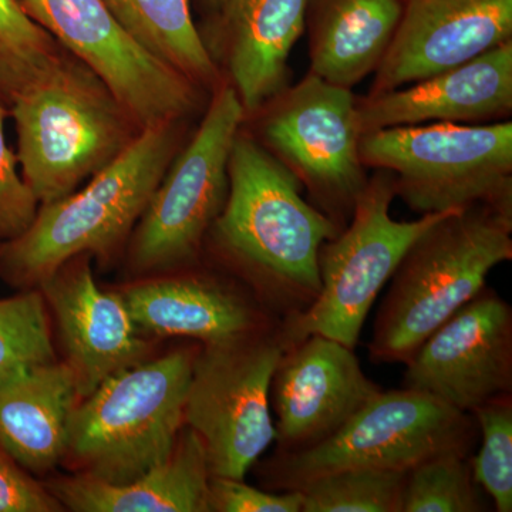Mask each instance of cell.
I'll return each mask as SVG.
<instances>
[{
	"label": "cell",
	"instance_id": "cell-20",
	"mask_svg": "<svg viewBox=\"0 0 512 512\" xmlns=\"http://www.w3.org/2000/svg\"><path fill=\"white\" fill-rule=\"evenodd\" d=\"M80 402L66 362L22 363L0 372V448L23 470L45 474L67 453Z\"/></svg>",
	"mask_w": 512,
	"mask_h": 512
},
{
	"label": "cell",
	"instance_id": "cell-10",
	"mask_svg": "<svg viewBox=\"0 0 512 512\" xmlns=\"http://www.w3.org/2000/svg\"><path fill=\"white\" fill-rule=\"evenodd\" d=\"M245 119L237 93L222 82L134 228L130 254L138 271L197 261L227 201L229 157Z\"/></svg>",
	"mask_w": 512,
	"mask_h": 512
},
{
	"label": "cell",
	"instance_id": "cell-13",
	"mask_svg": "<svg viewBox=\"0 0 512 512\" xmlns=\"http://www.w3.org/2000/svg\"><path fill=\"white\" fill-rule=\"evenodd\" d=\"M402 387L470 414L512 393V308L493 288L480 292L421 343Z\"/></svg>",
	"mask_w": 512,
	"mask_h": 512
},
{
	"label": "cell",
	"instance_id": "cell-1",
	"mask_svg": "<svg viewBox=\"0 0 512 512\" xmlns=\"http://www.w3.org/2000/svg\"><path fill=\"white\" fill-rule=\"evenodd\" d=\"M228 178L227 201L207 239L284 322L318 298L319 251L339 228L302 197L298 178L245 126L232 146Z\"/></svg>",
	"mask_w": 512,
	"mask_h": 512
},
{
	"label": "cell",
	"instance_id": "cell-7",
	"mask_svg": "<svg viewBox=\"0 0 512 512\" xmlns=\"http://www.w3.org/2000/svg\"><path fill=\"white\" fill-rule=\"evenodd\" d=\"M478 431L471 414L410 389L380 392L336 433L305 450L264 463L265 487L301 490L312 481L355 468L412 470L444 453L471 456Z\"/></svg>",
	"mask_w": 512,
	"mask_h": 512
},
{
	"label": "cell",
	"instance_id": "cell-32",
	"mask_svg": "<svg viewBox=\"0 0 512 512\" xmlns=\"http://www.w3.org/2000/svg\"><path fill=\"white\" fill-rule=\"evenodd\" d=\"M227 2V0H201L202 6L208 10V13L217 12L222 8V5Z\"/></svg>",
	"mask_w": 512,
	"mask_h": 512
},
{
	"label": "cell",
	"instance_id": "cell-14",
	"mask_svg": "<svg viewBox=\"0 0 512 512\" xmlns=\"http://www.w3.org/2000/svg\"><path fill=\"white\" fill-rule=\"evenodd\" d=\"M355 350L311 335L292 343L272 377L275 441L282 453L305 450L336 433L382 392Z\"/></svg>",
	"mask_w": 512,
	"mask_h": 512
},
{
	"label": "cell",
	"instance_id": "cell-15",
	"mask_svg": "<svg viewBox=\"0 0 512 512\" xmlns=\"http://www.w3.org/2000/svg\"><path fill=\"white\" fill-rule=\"evenodd\" d=\"M512 40V0H404L369 94L460 66Z\"/></svg>",
	"mask_w": 512,
	"mask_h": 512
},
{
	"label": "cell",
	"instance_id": "cell-30",
	"mask_svg": "<svg viewBox=\"0 0 512 512\" xmlns=\"http://www.w3.org/2000/svg\"><path fill=\"white\" fill-rule=\"evenodd\" d=\"M299 490H258L244 480L214 477L210 481V510L215 512H302Z\"/></svg>",
	"mask_w": 512,
	"mask_h": 512
},
{
	"label": "cell",
	"instance_id": "cell-28",
	"mask_svg": "<svg viewBox=\"0 0 512 512\" xmlns=\"http://www.w3.org/2000/svg\"><path fill=\"white\" fill-rule=\"evenodd\" d=\"M53 360L55 349L42 292L26 289L0 299V372L22 363Z\"/></svg>",
	"mask_w": 512,
	"mask_h": 512
},
{
	"label": "cell",
	"instance_id": "cell-21",
	"mask_svg": "<svg viewBox=\"0 0 512 512\" xmlns=\"http://www.w3.org/2000/svg\"><path fill=\"white\" fill-rule=\"evenodd\" d=\"M211 471L204 444L184 426L173 453L127 484L79 476L47 485L62 507L79 512H210Z\"/></svg>",
	"mask_w": 512,
	"mask_h": 512
},
{
	"label": "cell",
	"instance_id": "cell-16",
	"mask_svg": "<svg viewBox=\"0 0 512 512\" xmlns=\"http://www.w3.org/2000/svg\"><path fill=\"white\" fill-rule=\"evenodd\" d=\"M306 8L308 0H227L200 30L247 119L291 84L289 56L305 32Z\"/></svg>",
	"mask_w": 512,
	"mask_h": 512
},
{
	"label": "cell",
	"instance_id": "cell-26",
	"mask_svg": "<svg viewBox=\"0 0 512 512\" xmlns=\"http://www.w3.org/2000/svg\"><path fill=\"white\" fill-rule=\"evenodd\" d=\"M470 457L444 453L427 458L409 470L404 485L403 512L488 511Z\"/></svg>",
	"mask_w": 512,
	"mask_h": 512
},
{
	"label": "cell",
	"instance_id": "cell-5",
	"mask_svg": "<svg viewBox=\"0 0 512 512\" xmlns=\"http://www.w3.org/2000/svg\"><path fill=\"white\" fill-rule=\"evenodd\" d=\"M200 349H178L110 376L74 409L66 456L83 476L127 484L173 453Z\"/></svg>",
	"mask_w": 512,
	"mask_h": 512
},
{
	"label": "cell",
	"instance_id": "cell-18",
	"mask_svg": "<svg viewBox=\"0 0 512 512\" xmlns=\"http://www.w3.org/2000/svg\"><path fill=\"white\" fill-rule=\"evenodd\" d=\"M138 330L227 345L271 332L282 320L241 286L214 274H184L128 286L120 293Z\"/></svg>",
	"mask_w": 512,
	"mask_h": 512
},
{
	"label": "cell",
	"instance_id": "cell-4",
	"mask_svg": "<svg viewBox=\"0 0 512 512\" xmlns=\"http://www.w3.org/2000/svg\"><path fill=\"white\" fill-rule=\"evenodd\" d=\"M20 174L39 205L72 194L117 160L144 130L106 83L64 52L42 82L9 109Z\"/></svg>",
	"mask_w": 512,
	"mask_h": 512
},
{
	"label": "cell",
	"instance_id": "cell-29",
	"mask_svg": "<svg viewBox=\"0 0 512 512\" xmlns=\"http://www.w3.org/2000/svg\"><path fill=\"white\" fill-rule=\"evenodd\" d=\"M8 117V107L0 104V245L20 237L39 211V201L18 171V156L6 143Z\"/></svg>",
	"mask_w": 512,
	"mask_h": 512
},
{
	"label": "cell",
	"instance_id": "cell-24",
	"mask_svg": "<svg viewBox=\"0 0 512 512\" xmlns=\"http://www.w3.org/2000/svg\"><path fill=\"white\" fill-rule=\"evenodd\" d=\"M66 50L35 20L19 0H0V104L8 107L20 94L42 82Z\"/></svg>",
	"mask_w": 512,
	"mask_h": 512
},
{
	"label": "cell",
	"instance_id": "cell-3",
	"mask_svg": "<svg viewBox=\"0 0 512 512\" xmlns=\"http://www.w3.org/2000/svg\"><path fill=\"white\" fill-rule=\"evenodd\" d=\"M512 259V214L473 205L434 222L410 245L373 323L372 362L403 363Z\"/></svg>",
	"mask_w": 512,
	"mask_h": 512
},
{
	"label": "cell",
	"instance_id": "cell-2",
	"mask_svg": "<svg viewBox=\"0 0 512 512\" xmlns=\"http://www.w3.org/2000/svg\"><path fill=\"white\" fill-rule=\"evenodd\" d=\"M184 123L144 128L82 190L39 205L32 225L0 245L2 278L18 288H39L76 256L107 255L126 241L183 147Z\"/></svg>",
	"mask_w": 512,
	"mask_h": 512
},
{
	"label": "cell",
	"instance_id": "cell-25",
	"mask_svg": "<svg viewBox=\"0 0 512 512\" xmlns=\"http://www.w3.org/2000/svg\"><path fill=\"white\" fill-rule=\"evenodd\" d=\"M407 473L355 468L319 478L299 490L302 512H403Z\"/></svg>",
	"mask_w": 512,
	"mask_h": 512
},
{
	"label": "cell",
	"instance_id": "cell-23",
	"mask_svg": "<svg viewBox=\"0 0 512 512\" xmlns=\"http://www.w3.org/2000/svg\"><path fill=\"white\" fill-rule=\"evenodd\" d=\"M151 55L211 94L224 79L192 19L190 0H101Z\"/></svg>",
	"mask_w": 512,
	"mask_h": 512
},
{
	"label": "cell",
	"instance_id": "cell-9",
	"mask_svg": "<svg viewBox=\"0 0 512 512\" xmlns=\"http://www.w3.org/2000/svg\"><path fill=\"white\" fill-rule=\"evenodd\" d=\"M356 101L352 89L308 73L244 123L255 140L298 178L309 202L339 231L349 224L369 181L360 158Z\"/></svg>",
	"mask_w": 512,
	"mask_h": 512
},
{
	"label": "cell",
	"instance_id": "cell-17",
	"mask_svg": "<svg viewBox=\"0 0 512 512\" xmlns=\"http://www.w3.org/2000/svg\"><path fill=\"white\" fill-rule=\"evenodd\" d=\"M87 256H76L39 285L55 313L80 400L148 352L120 293L99 288Z\"/></svg>",
	"mask_w": 512,
	"mask_h": 512
},
{
	"label": "cell",
	"instance_id": "cell-6",
	"mask_svg": "<svg viewBox=\"0 0 512 512\" xmlns=\"http://www.w3.org/2000/svg\"><path fill=\"white\" fill-rule=\"evenodd\" d=\"M366 168L389 171L419 215L488 205L512 214V121L430 123L362 134Z\"/></svg>",
	"mask_w": 512,
	"mask_h": 512
},
{
	"label": "cell",
	"instance_id": "cell-22",
	"mask_svg": "<svg viewBox=\"0 0 512 512\" xmlns=\"http://www.w3.org/2000/svg\"><path fill=\"white\" fill-rule=\"evenodd\" d=\"M404 0H308L309 73L353 89L382 62Z\"/></svg>",
	"mask_w": 512,
	"mask_h": 512
},
{
	"label": "cell",
	"instance_id": "cell-27",
	"mask_svg": "<svg viewBox=\"0 0 512 512\" xmlns=\"http://www.w3.org/2000/svg\"><path fill=\"white\" fill-rule=\"evenodd\" d=\"M471 416L481 433V447L470 457L476 483L493 501L495 511H512V393L493 397Z\"/></svg>",
	"mask_w": 512,
	"mask_h": 512
},
{
	"label": "cell",
	"instance_id": "cell-11",
	"mask_svg": "<svg viewBox=\"0 0 512 512\" xmlns=\"http://www.w3.org/2000/svg\"><path fill=\"white\" fill-rule=\"evenodd\" d=\"M289 343L281 326L195 356L185 426L200 436L211 476L244 480L275 441L272 377Z\"/></svg>",
	"mask_w": 512,
	"mask_h": 512
},
{
	"label": "cell",
	"instance_id": "cell-12",
	"mask_svg": "<svg viewBox=\"0 0 512 512\" xmlns=\"http://www.w3.org/2000/svg\"><path fill=\"white\" fill-rule=\"evenodd\" d=\"M30 19L109 86L141 127L187 121L205 92L138 45L101 0H19Z\"/></svg>",
	"mask_w": 512,
	"mask_h": 512
},
{
	"label": "cell",
	"instance_id": "cell-8",
	"mask_svg": "<svg viewBox=\"0 0 512 512\" xmlns=\"http://www.w3.org/2000/svg\"><path fill=\"white\" fill-rule=\"evenodd\" d=\"M375 171L349 224L320 248L318 298L306 311L281 323L289 346L320 335L355 350L373 303L407 249L434 222L453 212L420 215L414 221L393 220V174Z\"/></svg>",
	"mask_w": 512,
	"mask_h": 512
},
{
	"label": "cell",
	"instance_id": "cell-31",
	"mask_svg": "<svg viewBox=\"0 0 512 512\" xmlns=\"http://www.w3.org/2000/svg\"><path fill=\"white\" fill-rule=\"evenodd\" d=\"M62 504L0 448V512H55Z\"/></svg>",
	"mask_w": 512,
	"mask_h": 512
},
{
	"label": "cell",
	"instance_id": "cell-19",
	"mask_svg": "<svg viewBox=\"0 0 512 512\" xmlns=\"http://www.w3.org/2000/svg\"><path fill=\"white\" fill-rule=\"evenodd\" d=\"M356 106L362 134L430 123L511 120L512 40L420 82L357 97Z\"/></svg>",
	"mask_w": 512,
	"mask_h": 512
}]
</instances>
